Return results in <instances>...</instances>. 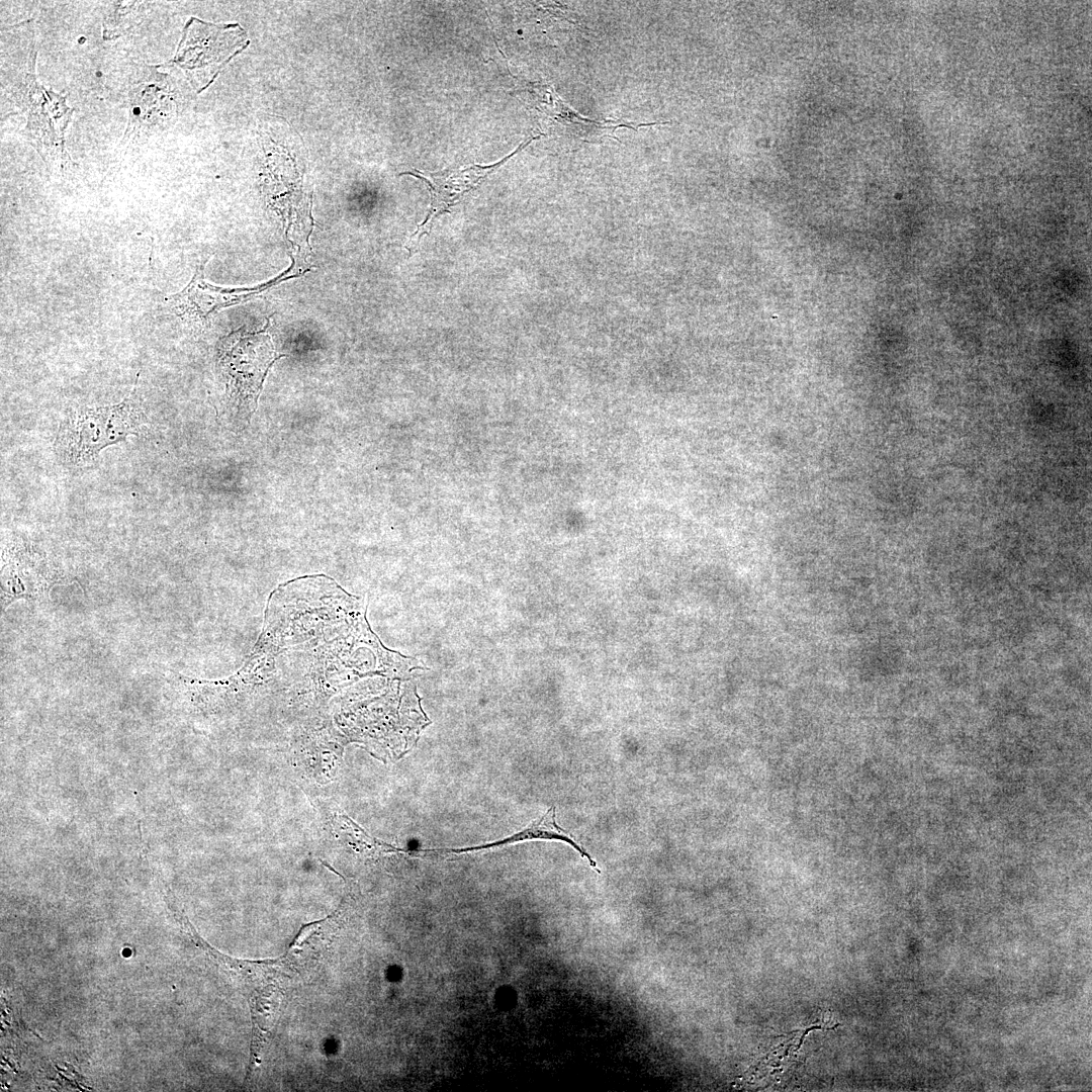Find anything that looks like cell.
Masks as SVG:
<instances>
[{
    "mask_svg": "<svg viewBox=\"0 0 1092 1092\" xmlns=\"http://www.w3.org/2000/svg\"><path fill=\"white\" fill-rule=\"evenodd\" d=\"M540 136H533L522 143L516 151L494 164L482 166L472 165L463 169L447 170L442 172L424 173L413 170L400 175H411L422 180L429 188L431 195L430 208L426 218L418 225L416 232L408 239L405 248L412 255L418 248L420 239L430 233L434 220L445 212H450L451 207L460 203L471 191L492 172L509 161L513 156L527 147L532 141Z\"/></svg>",
    "mask_w": 1092,
    "mask_h": 1092,
    "instance_id": "5b68a950",
    "label": "cell"
},
{
    "mask_svg": "<svg viewBox=\"0 0 1092 1092\" xmlns=\"http://www.w3.org/2000/svg\"><path fill=\"white\" fill-rule=\"evenodd\" d=\"M282 357L285 355L277 354L265 331L250 333L240 329L222 338L217 345L216 365L230 403L252 415L269 369Z\"/></svg>",
    "mask_w": 1092,
    "mask_h": 1092,
    "instance_id": "7a4b0ae2",
    "label": "cell"
},
{
    "mask_svg": "<svg viewBox=\"0 0 1092 1092\" xmlns=\"http://www.w3.org/2000/svg\"><path fill=\"white\" fill-rule=\"evenodd\" d=\"M29 112L25 134L43 160L64 159V131L70 121L72 109L65 97L48 91L37 82L34 68L26 76Z\"/></svg>",
    "mask_w": 1092,
    "mask_h": 1092,
    "instance_id": "8992f818",
    "label": "cell"
},
{
    "mask_svg": "<svg viewBox=\"0 0 1092 1092\" xmlns=\"http://www.w3.org/2000/svg\"><path fill=\"white\" fill-rule=\"evenodd\" d=\"M148 418L135 390L121 401L100 406L71 410L62 420L54 441V451L65 466H79L92 461L101 450L141 436Z\"/></svg>",
    "mask_w": 1092,
    "mask_h": 1092,
    "instance_id": "6da1fadb",
    "label": "cell"
},
{
    "mask_svg": "<svg viewBox=\"0 0 1092 1092\" xmlns=\"http://www.w3.org/2000/svg\"><path fill=\"white\" fill-rule=\"evenodd\" d=\"M2 607L20 598L44 596L54 585L62 583L46 557L28 545L7 547L2 555Z\"/></svg>",
    "mask_w": 1092,
    "mask_h": 1092,
    "instance_id": "52a82bcc",
    "label": "cell"
},
{
    "mask_svg": "<svg viewBox=\"0 0 1092 1092\" xmlns=\"http://www.w3.org/2000/svg\"><path fill=\"white\" fill-rule=\"evenodd\" d=\"M291 270L292 266L279 277L257 287L225 288L206 281L204 264H201L196 268L191 281L181 291L169 295L165 301L184 324L195 329L206 328L210 317L219 310L254 299L271 286L287 278L297 277L288 275Z\"/></svg>",
    "mask_w": 1092,
    "mask_h": 1092,
    "instance_id": "277c9868",
    "label": "cell"
},
{
    "mask_svg": "<svg viewBox=\"0 0 1092 1092\" xmlns=\"http://www.w3.org/2000/svg\"><path fill=\"white\" fill-rule=\"evenodd\" d=\"M249 43L248 33L239 23L217 24L190 17L183 28L173 62L200 93Z\"/></svg>",
    "mask_w": 1092,
    "mask_h": 1092,
    "instance_id": "3957f363",
    "label": "cell"
},
{
    "mask_svg": "<svg viewBox=\"0 0 1092 1092\" xmlns=\"http://www.w3.org/2000/svg\"><path fill=\"white\" fill-rule=\"evenodd\" d=\"M531 839H548V840H561V841H564V842L568 843L569 845H571L574 849H576L578 851V853L582 857H585L588 860L590 867L594 870H596L599 874L601 873L600 870L597 868V862L593 859V857L586 851V849H584L576 841H574L566 833V831L564 829H562L556 823V810H555L554 806L550 807L543 816H541L539 819L533 821L525 829H523L520 832L515 833V834H513V835H511V836H509V837H507V838H505L503 840H498V841H495V842L482 844V845H478V846L461 848V849H437V850L442 851V852H458V853H460V852L473 851V850H479V849L494 847V846H497V845L515 843V842H518V841L531 840Z\"/></svg>",
    "mask_w": 1092,
    "mask_h": 1092,
    "instance_id": "ba28073f",
    "label": "cell"
}]
</instances>
